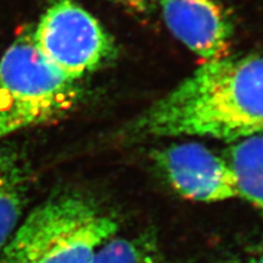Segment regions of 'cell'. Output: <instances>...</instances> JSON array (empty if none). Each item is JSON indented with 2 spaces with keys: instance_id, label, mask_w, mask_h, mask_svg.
Returning a JSON list of instances; mask_svg holds the SVG:
<instances>
[{
  "instance_id": "1",
  "label": "cell",
  "mask_w": 263,
  "mask_h": 263,
  "mask_svg": "<svg viewBox=\"0 0 263 263\" xmlns=\"http://www.w3.org/2000/svg\"><path fill=\"white\" fill-rule=\"evenodd\" d=\"M139 136L236 141L263 133V55L206 61L140 116Z\"/></svg>"
},
{
  "instance_id": "2",
  "label": "cell",
  "mask_w": 263,
  "mask_h": 263,
  "mask_svg": "<svg viewBox=\"0 0 263 263\" xmlns=\"http://www.w3.org/2000/svg\"><path fill=\"white\" fill-rule=\"evenodd\" d=\"M117 230L116 216L95 197L58 190L25 216L0 250V263H90Z\"/></svg>"
},
{
  "instance_id": "3",
  "label": "cell",
  "mask_w": 263,
  "mask_h": 263,
  "mask_svg": "<svg viewBox=\"0 0 263 263\" xmlns=\"http://www.w3.org/2000/svg\"><path fill=\"white\" fill-rule=\"evenodd\" d=\"M80 97L77 81L43 57L33 32L25 33L0 60V139L65 116Z\"/></svg>"
},
{
  "instance_id": "4",
  "label": "cell",
  "mask_w": 263,
  "mask_h": 263,
  "mask_svg": "<svg viewBox=\"0 0 263 263\" xmlns=\"http://www.w3.org/2000/svg\"><path fill=\"white\" fill-rule=\"evenodd\" d=\"M35 47L65 77L77 81L115 54L114 41L100 22L72 0H59L33 32Z\"/></svg>"
},
{
  "instance_id": "5",
  "label": "cell",
  "mask_w": 263,
  "mask_h": 263,
  "mask_svg": "<svg viewBox=\"0 0 263 263\" xmlns=\"http://www.w3.org/2000/svg\"><path fill=\"white\" fill-rule=\"evenodd\" d=\"M155 166L179 195L197 202L238 197L228 161L199 143L173 144L153 155Z\"/></svg>"
},
{
  "instance_id": "6",
  "label": "cell",
  "mask_w": 263,
  "mask_h": 263,
  "mask_svg": "<svg viewBox=\"0 0 263 263\" xmlns=\"http://www.w3.org/2000/svg\"><path fill=\"white\" fill-rule=\"evenodd\" d=\"M174 37L206 61L227 58L233 25L216 0H159Z\"/></svg>"
},
{
  "instance_id": "7",
  "label": "cell",
  "mask_w": 263,
  "mask_h": 263,
  "mask_svg": "<svg viewBox=\"0 0 263 263\" xmlns=\"http://www.w3.org/2000/svg\"><path fill=\"white\" fill-rule=\"evenodd\" d=\"M29 167L12 151H0V250L26 216L32 188Z\"/></svg>"
},
{
  "instance_id": "8",
  "label": "cell",
  "mask_w": 263,
  "mask_h": 263,
  "mask_svg": "<svg viewBox=\"0 0 263 263\" xmlns=\"http://www.w3.org/2000/svg\"><path fill=\"white\" fill-rule=\"evenodd\" d=\"M238 196L263 213V133L234 141L227 150Z\"/></svg>"
},
{
  "instance_id": "9",
  "label": "cell",
  "mask_w": 263,
  "mask_h": 263,
  "mask_svg": "<svg viewBox=\"0 0 263 263\" xmlns=\"http://www.w3.org/2000/svg\"><path fill=\"white\" fill-rule=\"evenodd\" d=\"M90 263H168L155 236H112L98 250Z\"/></svg>"
},
{
  "instance_id": "10",
  "label": "cell",
  "mask_w": 263,
  "mask_h": 263,
  "mask_svg": "<svg viewBox=\"0 0 263 263\" xmlns=\"http://www.w3.org/2000/svg\"><path fill=\"white\" fill-rule=\"evenodd\" d=\"M121 2L122 4H124L128 8L136 10V11L139 12H144L149 9V4H150V0H118Z\"/></svg>"
},
{
  "instance_id": "11",
  "label": "cell",
  "mask_w": 263,
  "mask_h": 263,
  "mask_svg": "<svg viewBox=\"0 0 263 263\" xmlns=\"http://www.w3.org/2000/svg\"><path fill=\"white\" fill-rule=\"evenodd\" d=\"M238 263H263V251L249 256V257L241 259Z\"/></svg>"
}]
</instances>
